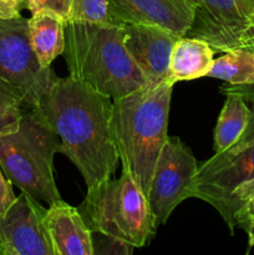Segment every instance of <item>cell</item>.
Masks as SVG:
<instances>
[{"mask_svg":"<svg viewBox=\"0 0 254 255\" xmlns=\"http://www.w3.org/2000/svg\"><path fill=\"white\" fill-rule=\"evenodd\" d=\"M16 196L12 189V183L2 172L0 167V217L6 213L7 209L12 206Z\"/></svg>","mask_w":254,"mask_h":255,"instance_id":"7402d4cb","label":"cell"},{"mask_svg":"<svg viewBox=\"0 0 254 255\" xmlns=\"http://www.w3.org/2000/svg\"><path fill=\"white\" fill-rule=\"evenodd\" d=\"M112 24L156 25L182 37L191 26L192 0H107Z\"/></svg>","mask_w":254,"mask_h":255,"instance_id":"8fae6325","label":"cell"},{"mask_svg":"<svg viewBox=\"0 0 254 255\" xmlns=\"http://www.w3.org/2000/svg\"><path fill=\"white\" fill-rule=\"evenodd\" d=\"M122 27L125 45L143 72L147 85L166 82L172 49L179 36L156 25L125 24Z\"/></svg>","mask_w":254,"mask_h":255,"instance_id":"7c38bea8","label":"cell"},{"mask_svg":"<svg viewBox=\"0 0 254 255\" xmlns=\"http://www.w3.org/2000/svg\"><path fill=\"white\" fill-rule=\"evenodd\" d=\"M172 90V85L161 82L112 100V124L122 171L138 182L146 196L159 152L168 138Z\"/></svg>","mask_w":254,"mask_h":255,"instance_id":"3957f363","label":"cell"},{"mask_svg":"<svg viewBox=\"0 0 254 255\" xmlns=\"http://www.w3.org/2000/svg\"><path fill=\"white\" fill-rule=\"evenodd\" d=\"M31 111L59 136V153L79 169L87 189L114 177L120 157L111 99L69 75L56 77Z\"/></svg>","mask_w":254,"mask_h":255,"instance_id":"6da1fadb","label":"cell"},{"mask_svg":"<svg viewBox=\"0 0 254 255\" xmlns=\"http://www.w3.org/2000/svg\"><path fill=\"white\" fill-rule=\"evenodd\" d=\"M198 162L178 137L164 142L156 162L147 199L157 227L166 224L174 209L191 198Z\"/></svg>","mask_w":254,"mask_h":255,"instance_id":"ba28073f","label":"cell"},{"mask_svg":"<svg viewBox=\"0 0 254 255\" xmlns=\"http://www.w3.org/2000/svg\"><path fill=\"white\" fill-rule=\"evenodd\" d=\"M227 99L214 128V152L231 147L246 131L252 115L248 102L236 94L226 95Z\"/></svg>","mask_w":254,"mask_h":255,"instance_id":"2e32d148","label":"cell"},{"mask_svg":"<svg viewBox=\"0 0 254 255\" xmlns=\"http://www.w3.org/2000/svg\"><path fill=\"white\" fill-rule=\"evenodd\" d=\"M247 233V236H248V243H249V247H254V214L253 217H252L251 222H249L248 227H247V229L244 231Z\"/></svg>","mask_w":254,"mask_h":255,"instance_id":"cb8c5ba5","label":"cell"},{"mask_svg":"<svg viewBox=\"0 0 254 255\" xmlns=\"http://www.w3.org/2000/svg\"><path fill=\"white\" fill-rule=\"evenodd\" d=\"M46 208L21 192L0 217V254L55 255L45 224Z\"/></svg>","mask_w":254,"mask_h":255,"instance_id":"30bf717a","label":"cell"},{"mask_svg":"<svg viewBox=\"0 0 254 255\" xmlns=\"http://www.w3.org/2000/svg\"><path fill=\"white\" fill-rule=\"evenodd\" d=\"M252 25H254V15L252 16Z\"/></svg>","mask_w":254,"mask_h":255,"instance_id":"484cf974","label":"cell"},{"mask_svg":"<svg viewBox=\"0 0 254 255\" xmlns=\"http://www.w3.org/2000/svg\"><path fill=\"white\" fill-rule=\"evenodd\" d=\"M59 147L60 138L51 127L26 110L16 131L0 134V167L12 186L51 204L62 199L54 179V156Z\"/></svg>","mask_w":254,"mask_h":255,"instance_id":"8992f818","label":"cell"},{"mask_svg":"<svg viewBox=\"0 0 254 255\" xmlns=\"http://www.w3.org/2000/svg\"><path fill=\"white\" fill-rule=\"evenodd\" d=\"M214 51L216 50L203 40L179 37L172 49L166 82L173 86L176 82L207 76L213 65Z\"/></svg>","mask_w":254,"mask_h":255,"instance_id":"5bb4252c","label":"cell"},{"mask_svg":"<svg viewBox=\"0 0 254 255\" xmlns=\"http://www.w3.org/2000/svg\"><path fill=\"white\" fill-rule=\"evenodd\" d=\"M253 25L243 0H197L184 36L208 42L216 51L247 49Z\"/></svg>","mask_w":254,"mask_h":255,"instance_id":"9c48e42d","label":"cell"},{"mask_svg":"<svg viewBox=\"0 0 254 255\" xmlns=\"http://www.w3.org/2000/svg\"><path fill=\"white\" fill-rule=\"evenodd\" d=\"M45 224L55 255H94L92 232L76 207L62 199L49 204Z\"/></svg>","mask_w":254,"mask_h":255,"instance_id":"4fadbf2b","label":"cell"},{"mask_svg":"<svg viewBox=\"0 0 254 255\" xmlns=\"http://www.w3.org/2000/svg\"><path fill=\"white\" fill-rule=\"evenodd\" d=\"M22 9H27V0H0V19L21 16Z\"/></svg>","mask_w":254,"mask_h":255,"instance_id":"603a6c76","label":"cell"},{"mask_svg":"<svg viewBox=\"0 0 254 255\" xmlns=\"http://www.w3.org/2000/svg\"><path fill=\"white\" fill-rule=\"evenodd\" d=\"M192 1H193V2H194V4H196V2H197V0H192Z\"/></svg>","mask_w":254,"mask_h":255,"instance_id":"4316f807","label":"cell"},{"mask_svg":"<svg viewBox=\"0 0 254 255\" xmlns=\"http://www.w3.org/2000/svg\"><path fill=\"white\" fill-rule=\"evenodd\" d=\"M92 233L142 248L157 232L148 199L138 182L122 171L120 178H110L87 189L77 207Z\"/></svg>","mask_w":254,"mask_h":255,"instance_id":"5b68a950","label":"cell"},{"mask_svg":"<svg viewBox=\"0 0 254 255\" xmlns=\"http://www.w3.org/2000/svg\"><path fill=\"white\" fill-rule=\"evenodd\" d=\"M207 77L219 79L229 85H249L254 82V51L236 49L214 59Z\"/></svg>","mask_w":254,"mask_h":255,"instance_id":"e0dca14e","label":"cell"},{"mask_svg":"<svg viewBox=\"0 0 254 255\" xmlns=\"http://www.w3.org/2000/svg\"><path fill=\"white\" fill-rule=\"evenodd\" d=\"M191 198L213 207L232 234L246 231L254 214V106L238 141L198 163Z\"/></svg>","mask_w":254,"mask_h":255,"instance_id":"277c9868","label":"cell"},{"mask_svg":"<svg viewBox=\"0 0 254 255\" xmlns=\"http://www.w3.org/2000/svg\"><path fill=\"white\" fill-rule=\"evenodd\" d=\"M244 4H246V6L248 7V10L251 11L252 16L254 15V0H243Z\"/></svg>","mask_w":254,"mask_h":255,"instance_id":"d4e9b609","label":"cell"},{"mask_svg":"<svg viewBox=\"0 0 254 255\" xmlns=\"http://www.w3.org/2000/svg\"><path fill=\"white\" fill-rule=\"evenodd\" d=\"M62 55L70 76L111 100L147 85L143 72L125 45L122 25L66 22Z\"/></svg>","mask_w":254,"mask_h":255,"instance_id":"7a4b0ae2","label":"cell"},{"mask_svg":"<svg viewBox=\"0 0 254 255\" xmlns=\"http://www.w3.org/2000/svg\"><path fill=\"white\" fill-rule=\"evenodd\" d=\"M247 50H252L254 51V25H253V31H252L251 40L248 42ZM219 91L226 96L229 94H236L239 96L243 97L248 104L254 106V82L249 85H229V86H222Z\"/></svg>","mask_w":254,"mask_h":255,"instance_id":"44dd1931","label":"cell"},{"mask_svg":"<svg viewBox=\"0 0 254 255\" xmlns=\"http://www.w3.org/2000/svg\"><path fill=\"white\" fill-rule=\"evenodd\" d=\"M69 21L96 24L111 22L109 15V2L107 0H72Z\"/></svg>","mask_w":254,"mask_h":255,"instance_id":"d6986e66","label":"cell"},{"mask_svg":"<svg viewBox=\"0 0 254 255\" xmlns=\"http://www.w3.org/2000/svg\"><path fill=\"white\" fill-rule=\"evenodd\" d=\"M29 20V37L39 62L51 67V62L65 50V21L50 10L31 14Z\"/></svg>","mask_w":254,"mask_h":255,"instance_id":"9a60e30c","label":"cell"},{"mask_svg":"<svg viewBox=\"0 0 254 255\" xmlns=\"http://www.w3.org/2000/svg\"><path fill=\"white\" fill-rule=\"evenodd\" d=\"M56 75L39 62L29 37V20L0 19V80L21 97L24 107L35 109L47 94Z\"/></svg>","mask_w":254,"mask_h":255,"instance_id":"52a82bcc","label":"cell"},{"mask_svg":"<svg viewBox=\"0 0 254 255\" xmlns=\"http://www.w3.org/2000/svg\"><path fill=\"white\" fill-rule=\"evenodd\" d=\"M72 0H27V9L31 14L40 10H50L62 17L66 24L71 15Z\"/></svg>","mask_w":254,"mask_h":255,"instance_id":"ffe728a7","label":"cell"},{"mask_svg":"<svg viewBox=\"0 0 254 255\" xmlns=\"http://www.w3.org/2000/svg\"><path fill=\"white\" fill-rule=\"evenodd\" d=\"M21 97L6 82L0 80V134L15 132L24 111Z\"/></svg>","mask_w":254,"mask_h":255,"instance_id":"ac0fdd59","label":"cell"}]
</instances>
